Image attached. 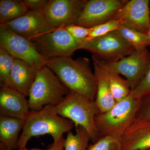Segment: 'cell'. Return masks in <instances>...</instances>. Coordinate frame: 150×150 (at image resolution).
Masks as SVG:
<instances>
[{
  "label": "cell",
  "instance_id": "obj_24",
  "mask_svg": "<svg viewBox=\"0 0 150 150\" xmlns=\"http://www.w3.org/2000/svg\"><path fill=\"white\" fill-rule=\"evenodd\" d=\"M130 94L134 98L141 99L150 96V51L148 54L147 62L144 74L139 84L131 91Z\"/></svg>",
  "mask_w": 150,
  "mask_h": 150
},
{
  "label": "cell",
  "instance_id": "obj_19",
  "mask_svg": "<svg viewBox=\"0 0 150 150\" xmlns=\"http://www.w3.org/2000/svg\"><path fill=\"white\" fill-rule=\"evenodd\" d=\"M29 11L23 1L1 0L0 24H5L16 19Z\"/></svg>",
  "mask_w": 150,
  "mask_h": 150
},
{
  "label": "cell",
  "instance_id": "obj_30",
  "mask_svg": "<svg viewBox=\"0 0 150 150\" xmlns=\"http://www.w3.org/2000/svg\"><path fill=\"white\" fill-rule=\"evenodd\" d=\"M65 139L64 137L57 143H53L48 146L49 150H64V149Z\"/></svg>",
  "mask_w": 150,
  "mask_h": 150
},
{
  "label": "cell",
  "instance_id": "obj_21",
  "mask_svg": "<svg viewBox=\"0 0 150 150\" xmlns=\"http://www.w3.org/2000/svg\"><path fill=\"white\" fill-rule=\"evenodd\" d=\"M76 134L71 131L67 133L64 142L65 150H87L91 141L89 134L81 126L75 128Z\"/></svg>",
  "mask_w": 150,
  "mask_h": 150
},
{
  "label": "cell",
  "instance_id": "obj_18",
  "mask_svg": "<svg viewBox=\"0 0 150 150\" xmlns=\"http://www.w3.org/2000/svg\"><path fill=\"white\" fill-rule=\"evenodd\" d=\"M24 120L0 115V143L14 150L18 149L19 135Z\"/></svg>",
  "mask_w": 150,
  "mask_h": 150
},
{
  "label": "cell",
  "instance_id": "obj_10",
  "mask_svg": "<svg viewBox=\"0 0 150 150\" xmlns=\"http://www.w3.org/2000/svg\"><path fill=\"white\" fill-rule=\"evenodd\" d=\"M128 1L89 0L79 17L76 25L92 28L112 19Z\"/></svg>",
  "mask_w": 150,
  "mask_h": 150
},
{
  "label": "cell",
  "instance_id": "obj_27",
  "mask_svg": "<svg viewBox=\"0 0 150 150\" xmlns=\"http://www.w3.org/2000/svg\"><path fill=\"white\" fill-rule=\"evenodd\" d=\"M74 38L85 43V39L90 34L92 28H87L75 24L71 25L64 28Z\"/></svg>",
  "mask_w": 150,
  "mask_h": 150
},
{
  "label": "cell",
  "instance_id": "obj_20",
  "mask_svg": "<svg viewBox=\"0 0 150 150\" xmlns=\"http://www.w3.org/2000/svg\"><path fill=\"white\" fill-rule=\"evenodd\" d=\"M116 31L136 51H143L150 46V39L147 34L124 25H121Z\"/></svg>",
  "mask_w": 150,
  "mask_h": 150
},
{
  "label": "cell",
  "instance_id": "obj_8",
  "mask_svg": "<svg viewBox=\"0 0 150 150\" xmlns=\"http://www.w3.org/2000/svg\"><path fill=\"white\" fill-rule=\"evenodd\" d=\"M0 46L16 59L24 61L36 69L48 64V60L38 52L30 40L17 35L4 24H0Z\"/></svg>",
  "mask_w": 150,
  "mask_h": 150
},
{
  "label": "cell",
  "instance_id": "obj_28",
  "mask_svg": "<svg viewBox=\"0 0 150 150\" xmlns=\"http://www.w3.org/2000/svg\"><path fill=\"white\" fill-rule=\"evenodd\" d=\"M136 118L140 120H150V96L142 99Z\"/></svg>",
  "mask_w": 150,
  "mask_h": 150
},
{
  "label": "cell",
  "instance_id": "obj_17",
  "mask_svg": "<svg viewBox=\"0 0 150 150\" xmlns=\"http://www.w3.org/2000/svg\"><path fill=\"white\" fill-rule=\"evenodd\" d=\"M37 71V69L26 62L15 58L8 86L21 93L25 96H28Z\"/></svg>",
  "mask_w": 150,
  "mask_h": 150
},
{
  "label": "cell",
  "instance_id": "obj_32",
  "mask_svg": "<svg viewBox=\"0 0 150 150\" xmlns=\"http://www.w3.org/2000/svg\"><path fill=\"white\" fill-rule=\"evenodd\" d=\"M0 150H12L0 143Z\"/></svg>",
  "mask_w": 150,
  "mask_h": 150
},
{
  "label": "cell",
  "instance_id": "obj_9",
  "mask_svg": "<svg viewBox=\"0 0 150 150\" xmlns=\"http://www.w3.org/2000/svg\"><path fill=\"white\" fill-rule=\"evenodd\" d=\"M87 0H49L43 15L51 30L75 24Z\"/></svg>",
  "mask_w": 150,
  "mask_h": 150
},
{
  "label": "cell",
  "instance_id": "obj_2",
  "mask_svg": "<svg viewBox=\"0 0 150 150\" xmlns=\"http://www.w3.org/2000/svg\"><path fill=\"white\" fill-rule=\"evenodd\" d=\"M74 122L57 114L53 105H46L39 110H30L24 119L22 132L19 137L18 149L25 147L28 142L33 137L49 134L57 143L65 133L71 131Z\"/></svg>",
  "mask_w": 150,
  "mask_h": 150
},
{
  "label": "cell",
  "instance_id": "obj_26",
  "mask_svg": "<svg viewBox=\"0 0 150 150\" xmlns=\"http://www.w3.org/2000/svg\"><path fill=\"white\" fill-rule=\"evenodd\" d=\"M121 140L111 136H105L89 145L87 150H121Z\"/></svg>",
  "mask_w": 150,
  "mask_h": 150
},
{
  "label": "cell",
  "instance_id": "obj_6",
  "mask_svg": "<svg viewBox=\"0 0 150 150\" xmlns=\"http://www.w3.org/2000/svg\"><path fill=\"white\" fill-rule=\"evenodd\" d=\"M30 40L48 61L54 58L71 57L85 43L75 39L64 28L51 30Z\"/></svg>",
  "mask_w": 150,
  "mask_h": 150
},
{
  "label": "cell",
  "instance_id": "obj_1",
  "mask_svg": "<svg viewBox=\"0 0 150 150\" xmlns=\"http://www.w3.org/2000/svg\"><path fill=\"white\" fill-rule=\"evenodd\" d=\"M46 65L70 91L95 100L96 78L87 58L75 60L71 57L54 58L48 60Z\"/></svg>",
  "mask_w": 150,
  "mask_h": 150
},
{
  "label": "cell",
  "instance_id": "obj_7",
  "mask_svg": "<svg viewBox=\"0 0 150 150\" xmlns=\"http://www.w3.org/2000/svg\"><path fill=\"white\" fill-rule=\"evenodd\" d=\"M80 49L90 52L92 57L105 62H117L136 51L116 30L86 42Z\"/></svg>",
  "mask_w": 150,
  "mask_h": 150
},
{
  "label": "cell",
  "instance_id": "obj_16",
  "mask_svg": "<svg viewBox=\"0 0 150 150\" xmlns=\"http://www.w3.org/2000/svg\"><path fill=\"white\" fill-rule=\"evenodd\" d=\"M92 58L97 84L95 101L99 109L100 113H103L110 110L116 102L110 91L107 70L98 60L93 57Z\"/></svg>",
  "mask_w": 150,
  "mask_h": 150
},
{
  "label": "cell",
  "instance_id": "obj_14",
  "mask_svg": "<svg viewBox=\"0 0 150 150\" xmlns=\"http://www.w3.org/2000/svg\"><path fill=\"white\" fill-rule=\"evenodd\" d=\"M26 97L14 89L1 85L0 115L24 120L30 110Z\"/></svg>",
  "mask_w": 150,
  "mask_h": 150
},
{
  "label": "cell",
  "instance_id": "obj_4",
  "mask_svg": "<svg viewBox=\"0 0 150 150\" xmlns=\"http://www.w3.org/2000/svg\"><path fill=\"white\" fill-rule=\"evenodd\" d=\"M142 101L130 94L125 99L116 102L110 110L97 115L95 123L100 138L111 136L121 140L136 119Z\"/></svg>",
  "mask_w": 150,
  "mask_h": 150
},
{
  "label": "cell",
  "instance_id": "obj_34",
  "mask_svg": "<svg viewBox=\"0 0 150 150\" xmlns=\"http://www.w3.org/2000/svg\"><path fill=\"white\" fill-rule=\"evenodd\" d=\"M150 150V149H147V150Z\"/></svg>",
  "mask_w": 150,
  "mask_h": 150
},
{
  "label": "cell",
  "instance_id": "obj_23",
  "mask_svg": "<svg viewBox=\"0 0 150 150\" xmlns=\"http://www.w3.org/2000/svg\"><path fill=\"white\" fill-rule=\"evenodd\" d=\"M15 58L0 46V85L8 86Z\"/></svg>",
  "mask_w": 150,
  "mask_h": 150
},
{
  "label": "cell",
  "instance_id": "obj_31",
  "mask_svg": "<svg viewBox=\"0 0 150 150\" xmlns=\"http://www.w3.org/2000/svg\"><path fill=\"white\" fill-rule=\"evenodd\" d=\"M17 150H49L48 149L46 150H43V149H37V148H33V149H28L27 148H26V147H25L22 148H20V149H18Z\"/></svg>",
  "mask_w": 150,
  "mask_h": 150
},
{
  "label": "cell",
  "instance_id": "obj_13",
  "mask_svg": "<svg viewBox=\"0 0 150 150\" xmlns=\"http://www.w3.org/2000/svg\"><path fill=\"white\" fill-rule=\"evenodd\" d=\"M14 33L30 40L53 30L46 20L43 12L29 11L22 16L4 24Z\"/></svg>",
  "mask_w": 150,
  "mask_h": 150
},
{
  "label": "cell",
  "instance_id": "obj_11",
  "mask_svg": "<svg viewBox=\"0 0 150 150\" xmlns=\"http://www.w3.org/2000/svg\"><path fill=\"white\" fill-rule=\"evenodd\" d=\"M149 52L147 49L135 51L130 56L116 62L98 61L106 69L124 76L132 91L137 87L144 74Z\"/></svg>",
  "mask_w": 150,
  "mask_h": 150
},
{
  "label": "cell",
  "instance_id": "obj_15",
  "mask_svg": "<svg viewBox=\"0 0 150 150\" xmlns=\"http://www.w3.org/2000/svg\"><path fill=\"white\" fill-rule=\"evenodd\" d=\"M121 150L150 149V120L136 119L122 139Z\"/></svg>",
  "mask_w": 150,
  "mask_h": 150
},
{
  "label": "cell",
  "instance_id": "obj_22",
  "mask_svg": "<svg viewBox=\"0 0 150 150\" xmlns=\"http://www.w3.org/2000/svg\"><path fill=\"white\" fill-rule=\"evenodd\" d=\"M106 70L108 72L110 91L115 101L119 102L125 99L130 95L131 91L128 81L126 79H122L117 73Z\"/></svg>",
  "mask_w": 150,
  "mask_h": 150
},
{
  "label": "cell",
  "instance_id": "obj_35",
  "mask_svg": "<svg viewBox=\"0 0 150 150\" xmlns=\"http://www.w3.org/2000/svg\"></svg>",
  "mask_w": 150,
  "mask_h": 150
},
{
  "label": "cell",
  "instance_id": "obj_25",
  "mask_svg": "<svg viewBox=\"0 0 150 150\" xmlns=\"http://www.w3.org/2000/svg\"><path fill=\"white\" fill-rule=\"evenodd\" d=\"M121 25V23L119 21L112 19L107 22L92 28L91 33L85 39V43L94 38L100 37L109 33L117 30Z\"/></svg>",
  "mask_w": 150,
  "mask_h": 150
},
{
  "label": "cell",
  "instance_id": "obj_33",
  "mask_svg": "<svg viewBox=\"0 0 150 150\" xmlns=\"http://www.w3.org/2000/svg\"><path fill=\"white\" fill-rule=\"evenodd\" d=\"M147 35H148V36H149V38L150 39V26L149 28V31H148Z\"/></svg>",
  "mask_w": 150,
  "mask_h": 150
},
{
  "label": "cell",
  "instance_id": "obj_5",
  "mask_svg": "<svg viewBox=\"0 0 150 150\" xmlns=\"http://www.w3.org/2000/svg\"><path fill=\"white\" fill-rule=\"evenodd\" d=\"M70 90L47 66L37 70L36 76L28 94L31 110H39L45 106H55L62 101Z\"/></svg>",
  "mask_w": 150,
  "mask_h": 150
},
{
  "label": "cell",
  "instance_id": "obj_29",
  "mask_svg": "<svg viewBox=\"0 0 150 150\" xmlns=\"http://www.w3.org/2000/svg\"><path fill=\"white\" fill-rule=\"evenodd\" d=\"M49 0H23L29 11L43 12Z\"/></svg>",
  "mask_w": 150,
  "mask_h": 150
},
{
  "label": "cell",
  "instance_id": "obj_12",
  "mask_svg": "<svg viewBox=\"0 0 150 150\" xmlns=\"http://www.w3.org/2000/svg\"><path fill=\"white\" fill-rule=\"evenodd\" d=\"M149 0L128 1L115 14L112 19L124 25L147 34L150 26Z\"/></svg>",
  "mask_w": 150,
  "mask_h": 150
},
{
  "label": "cell",
  "instance_id": "obj_3",
  "mask_svg": "<svg viewBox=\"0 0 150 150\" xmlns=\"http://www.w3.org/2000/svg\"><path fill=\"white\" fill-rule=\"evenodd\" d=\"M53 109L57 114L74 123L75 128L81 126L89 134L93 144L100 139L95 123L100 111L95 100L70 91L61 102Z\"/></svg>",
  "mask_w": 150,
  "mask_h": 150
}]
</instances>
